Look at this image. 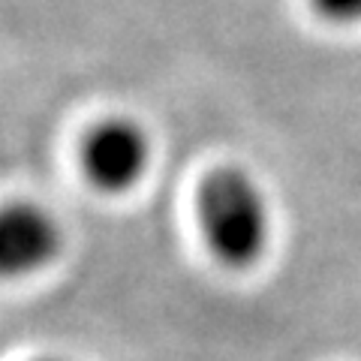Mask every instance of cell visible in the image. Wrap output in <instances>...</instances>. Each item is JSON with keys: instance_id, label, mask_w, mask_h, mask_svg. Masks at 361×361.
Segmentation results:
<instances>
[{"instance_id": "1", "label": "cell", "mask_w": 361, "mask_h": 361, "mask_svg": "<svg viewBox=\"0 0 361 361\" xmlns=\"http://www.w3.org/2000/svg\"><path fill=\"white\" fill-rule=\"evenodd\" d=\"M199 226L226 268L256 265L271 241V208L259 180L238 166L214 169L199 190Z\"/></svg>"}, {"instance_id": "2", "label": "cell", "mask_w": 361, "mask_h": 361, "mask_svg": "<svg viewBox=\"0 0 361 361\" xmlns=\"http://www.w3.org/2000/svg\"><path fill=\"white\" fill-rule=\"evenodd\" d=\"M151 139L133 118H106L87 133L82 145V169L87 180L109 196L127 193L148 175Z\"/></svg>"}, {"instance_id": "3", "label": "cell", "mask_w": 361, "mask_h": 361, "mask_svg": "<svg viewBox=\"0 0 361 361\" xmlns=\"http://www.w3.org/2000/svg\"><path fill=\"white\" fill-rule=\"evenodd\" d=\"M63 247V232L54 214L33 205L13 202L0 208V277L16 280L49 268Z\"/></svg>"}, {"instance_id": "4", "label": "cell", "mask_w": 361, "mask_h": 361, "mask_svg": "<svg viewBox=\"0 0 361 361\" xmlns=\"http://www.w3.org/2000/svg\"><path fill=\"white\" fill-rule=\"evenodd\" d=\"M310 9L334 27L361 25V0H310Z\"/></svg>"}, {"instance_id": "5", "label": "cell", "mask_w": 361, "mask_h": 361, "mask_svg": "<svg viewBox=\"0 0 361 361\" xmlns=\"http://www.w3.org/2000/svg\"><path fill=\"white\" fill-rule=\"evenodd\" d=\"M51 361H54V358H51Z\"/></svg>"}]
</instances>
